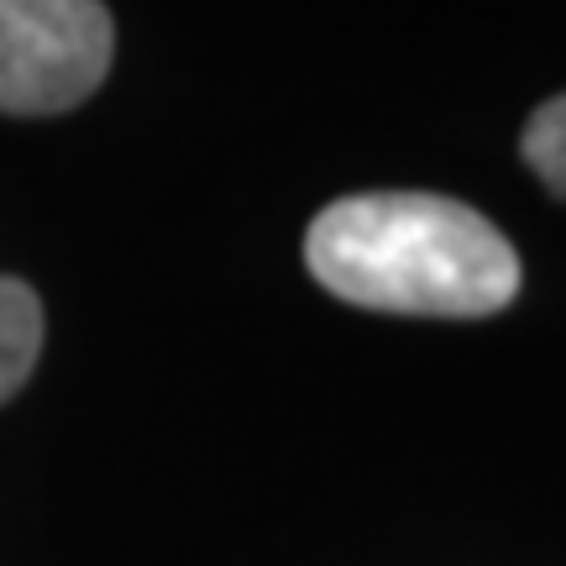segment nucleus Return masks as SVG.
<instances>
[{
    "mask_svg": "<svg viewBox=\"0 0 566 566\" xmlns=\"http://www.w3.org/2000/svg\"><path fill=\"white\" fill-rule=\"evenodd\" d=\"M304 268L336 300L384 315L478 321L520 294L499 226L441 195H346L304 231Z\"/></svg>",
    "mask_w": 566,
    "mask_h": 566,
    "instance_id": "nucleus-1",
    "label": "nucleus"
},
{
    "mask_svg": "<svg viewBox=\"0 0 566 566\" xmlns=\"http://www.w3.org/2000/svg\"><path fill=\"white\" fill-rule=\"evenodd\" d=\"M116 27L101 0H0V111L59 116L101 90Z\"/></svg>",
    "mask_w": 566,
    "mask_h": 566,
    "instance_id": "nucleus-2",
    "label": "nucleus"
},
{
    "mask_svg": "<svg viewBox=\"0 0 566 566\" xmlns=\"http://www.w3.org/2000/svg\"><path fill=\"white\" fill-rule=\"evenodd\" d=\"M42 352V304L21 279H0V405L21 394Z\"/></svg>",
    "mask_w": 566,
    "mask_h": 566,
    "instance_id": "nucleus-3",
    "label": "nucleus"
},
{
    "mask_svg": "<svg viewBox=\"0 0 566 566\" xmlns=\"http://www.w3.org/2000/svg\"><path fill=\"white\" fill-rule=\"evenodd\" d=\"M520 147H525V163L535 168V179L546 184L556 200H566V95L546 101L530 116Z\"/></svg>",
    "mask_w": 566,
    "mask_h": 566,
    "instance_id": "nucleus-4",
    "label": "nucleus"
}]
</instances>
